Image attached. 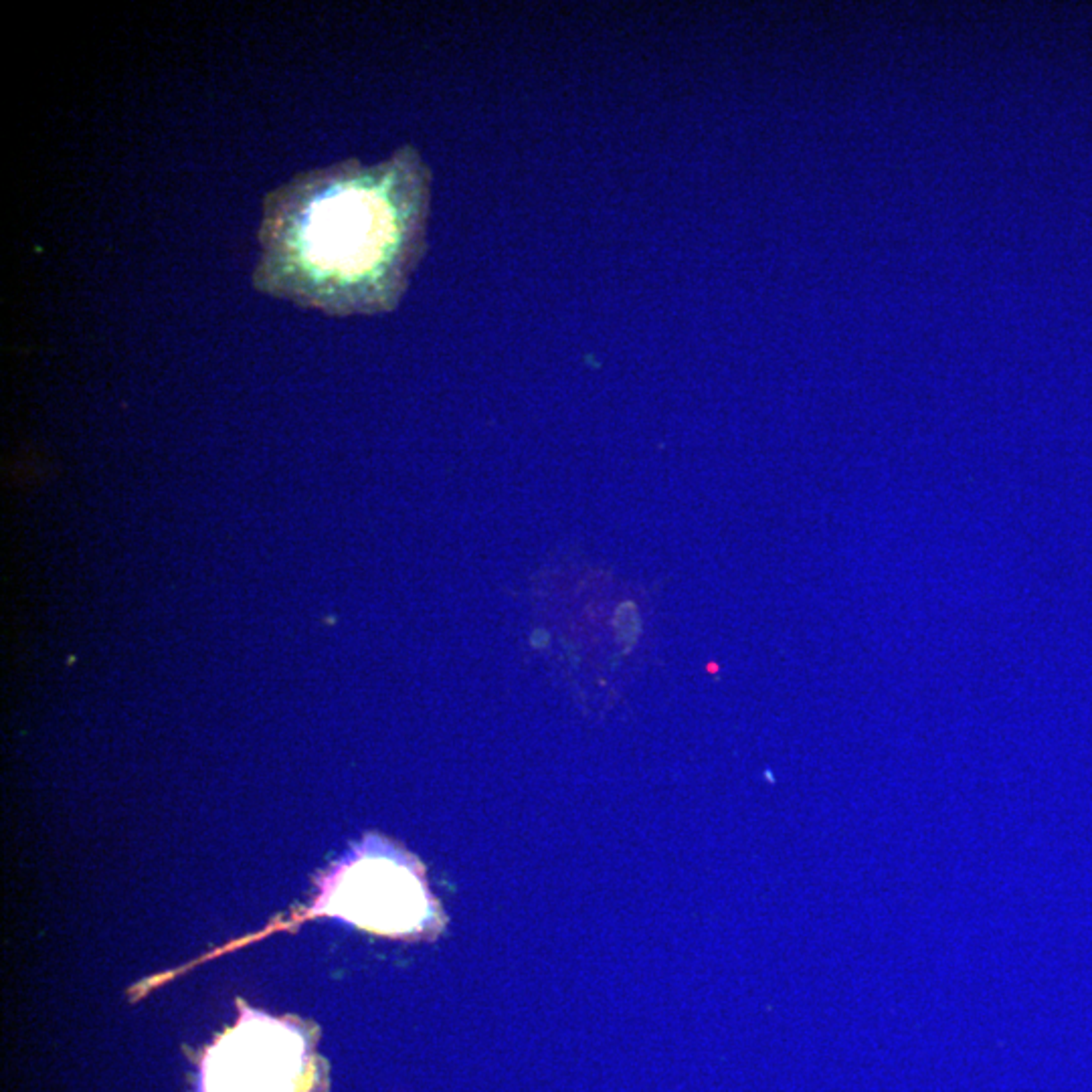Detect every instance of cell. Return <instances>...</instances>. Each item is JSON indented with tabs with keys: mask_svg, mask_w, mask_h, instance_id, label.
Returning a JSON list of instances; mask_svg holds the SVG:
<instances>
[{
	"mask_svg": "<svg viewBox=\"0 0 1092 1092\" xmlns=\"http://www.w3.org/2000/svg\"><path fill=\"white\" fill-rule=\"evenodd\" d=\"M431 179L413 144L296 174L263 201L255 289L336 318L393 312L425 254Z\"/></svg>",
	"mask_w": 1092,
	"mask_h": 1092,
	"instance_id": "1",
	"label": "cell"
},
{
	"mask_svg": "<svg viewBox=\"0 0 1092 1092\" xmlns=\"http://www.w3.org/2000/svg\"><path fill=\"white\" fill-rule=\"evenodd\" d=\"M201 1080L203 1092H308L314 1064L296 1028L251 1013L207 1052Z\"/></svg>",
	"mask_w": 1092,
	"mask_h": 1092,
	"instance_id": "2",
	"label": "cell"
},
{
	"mask_svg": "<svg viewBox=\"0 0 1092 1092\" xmlns=\"http://www.w3.org/2000/svg\"><path fill=\"white\" fill-rule=\"evenodd\" d=\"M324 908L380 935H417L433 921V900L413 864L364 854L336 876Z\"/></svg>",
	"mask_w": 1092,
	"mask_h": 1092,
	"instance_id": "3",
	"label": "cell"
}]
</instances>
